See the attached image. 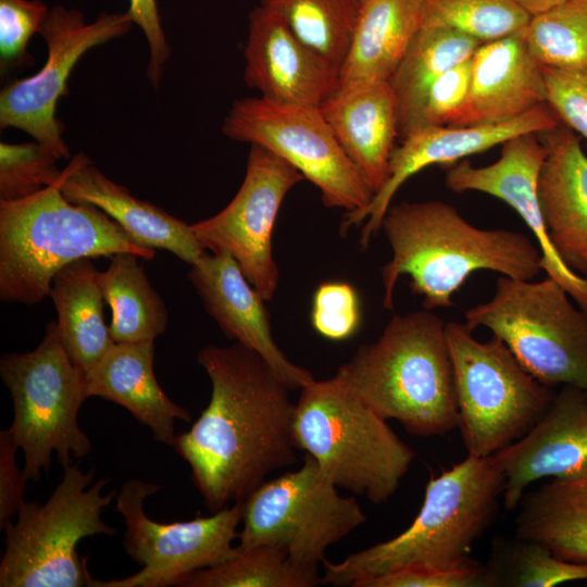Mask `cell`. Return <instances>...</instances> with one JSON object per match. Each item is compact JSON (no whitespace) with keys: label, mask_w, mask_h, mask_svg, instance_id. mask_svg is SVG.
<instances>
[{"label":"cell","mask_w":587,"mask_h":587,"mask_svg":"<svg viewBox=\"0 0 587 587\" xmlns=\"http://www.w3.org/2000/svg\"><path fill=\"white\" fill-rule=\"evenodd\" d=\"M197 361L211 380L210 401L174 447L214 513L296 463V403L265 359L239 342L205 346Z\"/></svg>","instance_id":"cell-1"},{"label":"cell","mask_w":587,"mask_h":587,"mask_svg":"<svg viewBox=\"0 0 587 587\" xmlns=\"http://www.w3.org/2000/svg\"><path fill=\"white\" fill-rule=\"evenodd\" d=\"M380 229L392 251L382 268L383 307L394 310V292L402 275L422 297L426 310L450 308L454 294L476 271L516 279H534L541 268L539 247L510 229L479 228L440 200L390 204Z\"/></svg>","instance_id":"cell-2"},{"label":"cell","mask_w":587,"mask_h":587,"mask_svg":"<svg viewBox=\"0 0 587 587\" xmlns=\"http://www.w3.org/2000/svg\"><path fill=\"white\" fill-rule=\"evenodd\" d=\"M505 477L492 455L467 457L432 476L411 525L342 561L323 560L322 584L355 587L399 570L453 571L475 562L474 542L492 523Z\"/></svg>","instance_id":"cell-3"},{"label":"cell","mask_w":587,"mask_h":587,"mask_svg":"<svg viewBox=\"0 0 587 587\" xmlns=\"http://www.w3.org/2000/svg\"><path fill=\"white\" fill-rule=\"evenodd\" d=\"M384 420L411 435L442 436L459 425L446 322L432 310L394 315L336 372Z\"/></svg>","instance_id":"cell-4"},{"label":"cell","mask_w":587,"mask_h":587,"mask_svg":"<svg viewBox=\"0 0 587 587\" xmlns=\"http://www.w3.org/2000/svg\"><path fill=\"white\" fill-rule=\"evenodd\" d=\"M120 252L147 261L155 255L99 208L67 200L58 183L20 200L0 201V298L4 302L39 303L65 265Z\"/></svg>","instance_id":"cell-5"},{"label":"cell","mask_w":587,"mask_h":587,"mask_svg":"<svg viewBox=\"0 0 587 587\" xmlns=\"http://www.w3.org/2000/svg\"><path fill=\"white\" fill-rule=\"evenodd\" d=\"M296 402L294 437L337 487L382 504L394 496L415 457L387 421L338 376L313 380Z\"/></svg>","instance_id":"cell-6"},{"label":"cell","mask_w":587,"mask_h":587,"mask_svg":"<svg viewBox=\"0 0 587 587\" xmlns=\"http://www.w3.org/2000/svg\"><path fill=\"white\" fill-rule=\"evenodd\" d=\"M95 471L64 466L63 477L42 503L24 502L9 521L0 562L1 587H95L77 544L89 536L116 533L101 519L114 491L102 494L108 478L93 485Z\"/></svg>","instance_id":"cell-7"},{"label":"cell","mask_w":587,"mask_h":587,"mask_svg":"<svg viewBox=\"0 0 587 587\" xmlns=\"http://www.w3.org/2000/svg\"><path fill=\"white\" fill-rule=\"evenodd\" d=\"M552 278L500 275L492 297L464 312L474 330L486 327L542 385L587 392V313Z\"/></svg>","instance_id":"cell-8"},{"label":"cell","mask_w":587,"mask_h":587,"mask_svg":"<svg viewBox=\"0 0 587 587\" xmlns=\"http://www.w3.org/2000/svg\"><path fill=\"white\" fill-rule=\"evenodd\" d=\"M0 376L13 401L8 432L24 452L27 480L37 482L50 470L53 453L64 467L91 451L77 422L87 399L85 376L63 347L55 322L47 324L33 351L3 354Z\"/></svg>","instance_id":"cell-9"},{"label":"cell","mask_w":587,"mask_h":587,"mask_svg":"<svg viewBox=\"0 0 587 587\" xmlns=\"http://www.w3.org/2000/svg\"><path fill=\"white\" fill-rule=\"evenodd\" d=\"M459 425L467 454L489 457L524 436L550 405L538 382L498 337L474 338L464 323L447 322Z\"/></svg>","instance_id":"cell-10"},{"label":"cell","mask_w":587,"mask_h":587,"mask_svg":"<svg viewBox=\"0 0 587 587\" xmlns=\"http://www.w3.org/2000/svg\"><path fill=\"white\" fill-rule=\"evenodd\" d=\"M239 552L277 546L299 564L319 567L326 550L366 522L354 497L341 496L316 461L267 479L245 500Z\"/></svg>","instance_id":"cell-11"},{"label":"cell","mask_w":587,"mask_h":587,"mask_svg":"<svg viewBox=\"0 0 587 587\" xmlns=\"http://www.w3.org/2000/svg\"><path fill=\"white\" fill-rule=\"evenodd\" d=\"M222 130L233 140L260 145L290 163L320 189L327 208L357 213L374 197L320 108L247 97L234 101Z\"/></svg>","instance_id":"cell-12"},{"label":"cell","mask_w":587,"mask_h":587,"mask_svg":"<svg viewBox=\"0 0 587 587\" xmlns=\"http://www.w3.org/2000/svg\"><path fill=\"white\" fill-rule=\"evenodd\" d=\"M162 487L137 478L122 485L116 510L126 526L123 546L142 569L125 578L97 580L95 587H166L179 584L192 573L223 564L239 550L238 538L245 502L238 501L210 516L162 523L147 516L145 500Z\"/></svg>","instance_id":"cell-13"},{"label":"cell","mask_w":587,"mask_h":587,"mask_svg":"<svg viewBox=\"0 0 587 587\" xmlns=\"http://www.w3.org/2000/svg\"><path fill=\"white\" fill-rule=\"evenodd\" d=\"M128 11L101 13L87 23L84 13L52 7L41 26L48 50L43 66L33 76L15 80L0 93V126L29 134L60 160L70 151L57 118L60 98L67 93L68 77L79 59L96 46L125 35L133 25Z\"/></svg>","instance_id":"cell-14"},{"label":"cell","mask_w":587,"mask_h":587,"mask_svg":"<svg viewBox=\"0 0 587 587\" xmlns=\"http://www.w3.org/2000/svg\"><path fill=\"white\" fill-rule=\"evenodd\" d=\"M303 175L260 146L250 145L243 182L232 201L215 215L190 224L204 250L227 252L265 300L278 285L272 233L280 205Z\"/></svg>","instance_id":"cell-15"},{"label":"cell","mask_w":587,"mask_h":587,"mask_svg":"<svg viewBox=\"0 0 587 587\" xmlns=\"http://www.w3.org/2000/svg\"><path fill=\"white\" fill-rule=\"evenodd\" d=\"M561 124L553 110L541 104L523 115L499 124L482 126H430L415 129L395 147L385 185L374 195L370 204L357 213H346L340 234L365 221L360 246L366 249L380 229L383 217L396 192L413 175L430 165L451 166L466 157L482 153L524 133H546Z\"/></svg>","instance_id":"cell-16"},{"label":"cell","mask_w":587,"mask_h":587,"mask_svg":"<svg viewBox=\"0 0 587 587\" xmlns=\"http://www.w3.org/2000/svg\"><path fill=\"white\" fill-rule=\"evenodd\" d=\"M537 133H524L501 145L497 161L474 166L461 160L449 166L445 183L453 192L478 191L512 208L525 222L541 252V268L587 313V279L570 270L553 248L542 217L537 183L546 148Z\"/></svg>","instance_id":"cell-17"},{"label":"cell","mask_w":587,"mask_h":587,"mask_svg":"<svg viewBox=\"0 0 587 587\" xmlns=\"http://www.w3.org/2000/svg\"><path fill=\"white\" fill-rule=\"evenodd\" d=\"M492 457L505 477L507 511L516 509L526 488L538 479L586 477L587 392L562 386L535 425Z\"/></svg>","instance_id":"cell-18"},{"label":"cell","mask_w":587,"mask_h":587,"mask_svg":"<svg viewBox=\"0 0 587 587\" xmlns=\"http://www.w3.org/2000/svg\"><path fill=\"white\" fill-rule=\"evenodd\" d=\"M243 57L246 84L274 102L320 108L338 87V71L261 4L249 14Z\"/></svg>","instance_id":"cell-19"},{"label":"cell","mask_w":587,"mask_h":587,"mask_svg":"<svg viewBox=\"0 0 587 587\" xmlns=\"http://www.w3.org/2000/svg\"><path fill=\"white\" fill-rule=\"evenodd\" d=\"M190 266L188 277L205 311L229 339L262 355L292 390L314 380L311 372L292 363L278 348L265 300L229 253L205 252Z\"/></svg>","instance_id":"cell-20"},{"label":"cell","mask_w":587,"mask_h":587,"mask_svg":"<svg viewBox=\"0 0 587 587\" xmlns=\"http://www.w3.org/2000/svg\"><path fill=\"white\" fill-rule=\"evenodd\" d=\"M546 103L542 65L530 52L523 29L476 49L467 96L447 125L504 123Z\"/></svg>","instance_id":"cell-21"},{"label":"cell","mask_w":587,"mask_h":587,"mask_svg":"<svg viewBox=\"0 0 587 587\" xmlns=\"http://www.w3.org/2000/svg\"><path fill=\"white\" fill-rule=\"evenodd\" d=\"M539 135L547 153L537 193L548 235L564 264L587 279V155L562 123Z\"/></svg>","instance_id":"cell-22"},{"label":"cell","mask_w":587,"mask_h":587,"mask_svg":"<svg viewBox=\"0 0 587 587\" xmlns=\"http://www.w3.org/2000/svg\"><path fill=\"white\" fill-rule=\"evenodd\" d=\"M58 184L67 200L99 208L143 247L167 250L188 264L205 253L190 224L133 196L84 153L76 154L62 170Z\"/></svg>","instance_id":"cell-23"},{"label":"cell","mask_w":587,"mask_h":587,"mask_svg":"<svg viewBox=\"0 0 587 587\" xmlns=\"http://www.w3.org/2000/svg\"><path fill=\"white\" fill-rule=\"evenodd\" d=\"M320 110L375 195L388 178L399 137L398 105L389 82L337 88Z\"/></svg>","instance_id":"cell-24"},{"label":"cell","mask_w":587,"mask_h":587,"mask_svg":"<svg viewBox=\"0 0 587 587\" xmlns=\"http://www.w3.org/2000/svg\"><path fill=\"white\" fill-rule=\"evenodd\" d=\"M153 360V341L115 342L84 375L85 392L87 398L98 396L124 407L157 441L174 446V421L191 422V415L159 386Z\"/></svg>","instance_id":"cell-25"},{"label":"cell","mask_w":587,"mask_h":587,"mask_svg":"<svg viewBox=\"0 0 587 587\" xmlns=\"http://www.w3.org/2000/svg\"><path fill=\"white\" fill-rule=\"evenodd\" d=\"M424 0H361L338 87L388 83L420 28Z\"/></svg>","instance_id":"cell-26"},{"label":"cell","mask_w":587,"mask_h":587,"mask_svg":"<svg viewBox=\"0 0 587 587\" xmlns=\"http://www.w3.org/2000/svg\"><path fill=\"white\" fill-rule=\"evenodd\" d=\"M49 296L60 339L76 367L87 374L115 344L104 322L100 271L91 258L78 259L54 276Z\"/></svg>","instance_id":"cell-27"},{"label":"cell","mask_w":587,"mask_h":587,"mask_svg":"<svg viewBox=\"0 0 587 587\" xmlns=\"http://www.w3.org/2000/svg\"><path fill=\"white\" fill-rule=\"evenodd\" d=\"M517 508V538L538 542L561 559L587 562V476L552 479L525 491Z\"/></svg>","instance_id":"cell-28"},{"label":"cell","mask_w":587,"mask_h":587,"mask_svg":"<svg viewBox=\"0 0 587 587\" xmlns=\"http://www.w3.org/2000/svg\"><path fill=\"white\" fill-rule=\"evenodd\" d=\"M138 255L120 252L111 257L100 283L112 311L110 333L115 342L154 341L167 324V310L151 286Z\"/></svg>","instance_id":"cell-29"},{"label":"cell","mask_w":587,"mask_h":587,"mask_svg":"<svg viewBox=\"0 0 587 587\" xmlns=\"http://www.w3.org/2000/svg\"><path fill=\"white\" fill-rule=\"evenodd\" d=\"M480 41L447 28H419L389 84L396 96L399 133L429 86L452 66L471 59Z\"/></svg>","instance_id":"cell-30"},{"label":"cell","mask_w":587,"mask_h":587,"mask_svg":"<svg viewBox=\"0 0 587 587\" xmlns=\"http://www.w3.org/2000/svg\"><path fill=\"white\" fill-rule=\"evenodd\" d=\"M361 0H260L291 32L339 73L346 58Z\"/></svg>","instance_id":"cell-31"},{"label":"cell","mask_w":587,"mask_h":587,"mask_svg":"<svg viewBox=\"0 0 587 587\" xmlns=\"http://www.w3.org/2000/svg\"><path fill=\"white\" fill-rule=\"evenodd\" d=\"M321 583L319 567L294 561L277 546H257L229 561L186 577L183 587H313Z\"/></svg>","instance_id":"cell-32"},{"label":"cell","mask_w":587,"mask_h":587,"mask_svg":"<svg viewBox=\"0 0 587 587\" xmlns=\"http://www.w3.org/2000/svg\"><path fill=\"white\" fill-rule=\"evenodd\" d=\"M532 16L513 0H424L420 28H447L482 43L525 29Z\"/></svg>","instance_id":"cell-33"},{"label":"cell","mask_w":587,"mask_h":587,"mask_svg":"<svg viewBox=\"0 0 587 587\" xmlns=\"http://www.w3.org/2000/svg\"><path fill=\"white\" fill-rule=\"evenodd\" d=\"M524 36L530 52L544 66L586 65L587 0H564L532 16Z\"/></svg>","instance_id":"cell-34"},{"label":"cell","mask_w":587,"mask_h":587,"mask_svg":"<svg viewBox=\"0 0 587 587\" xmlns=\"http://www.w3.org/2000/svg\"><path fill=\"white\" fill-rule=\"evenodd\" d=\"M60 159L38 141L0 143V201L29 197L61 177Z\"/></svg>","instance_id":"cell-35"},{"label":"cell","mask_w":587,"mask_h":587,"mask_svg":"<svg viewBox=\"0 0 587 587\" xmlns=\"http://www.w3.org/2000/svg\"><path fill=\"white\" fill-rule=\"evenodd\" d=\"M575 580H587V562L561 559L538 542L519 538L511 553L508 585L551 587Z\"/></svg>","instance_id":"cell-36"},{"label":"cell","mask_w":587,"mask_h":587,"mask_svg":"<svg viewBox=\"0 0 587 587\" xmlns=\"http://www.w3.org/2000/svg\"><path fill=\"white\" fill-rule=\"evenodd\" d=\"M471 74L472 58L440 75L427 89L399 137L419 128L447 125L467 96Z\"/></svg>","instance_id":"cell-37"},{"label":"cell","mask_w":587,"mask_h":587,"mask_svg":"<svg viewBox=\"0 0 587 587\" xmlns=\"http://www.w3.org/2000/svg\"><path fill=\"white\" fill-rule=\"evenodd\" d=\"M311 323L322 337L346 340L361 324V305L357 290L345 282H326L316 288L311 309Z\"/></svg>","instance_id":"cell-38"},{"label":"cell","mask_w":587,"mask_h":587,"mask_svg":"<svg viewBox=\"0 0 587 587\" xmlns=\"http://www.w3.org/2000/svg\"><path fill=\"white\" fill-rule=\"evenodd\" d=\"M49 10L41 0H0L2 70L29 62L28 42L35 33H40Z\"/></svg>","instance_id":"cell-39"},{"label":"cell","mask_w":587,"mask_h":587,"mask_svg":"<svg viewBox=\"0 0 587 587\" xmlns=\"http://www.w3.org/2000/svg\"><path fill=\"white\" fill-rule=\"evenodd\" d=\"M547 103L560 122L587 140V64L576 67L544 66Z\"/></svg>","instance_id":"cell-40"},{"label":"cell","mask_w":587,"mask_h":587,"mask_svg":"<svg viewBox=\"0 0 587 587\" xmlns=\"http://www.w3.org/2000/svg\"><path fill=\"white\" fill-rule=\"evenodd\" d=\"M500 586L492 565L478 562L453 571L399 570L360 582L355 587H491Z\"/></svg>","instance_id":"cell-41"},{"label":"cell","mask_w":587,"mask_h":587,"mask_svg":"<svg viewBox=\"0 0 587 587\" xmlns=\"http://www.w3.org/2000/svg\"><path fill=\"white\" fill-rule=\"evenodd\" d=\"M128 13L146 36L150 50L148 77L157 88L160 85L164 66L171 55L161 25L157 0H129Z\"/></svg>","instance_id":"cell-42"},{"label":"cell","mask_w":587,"mask_h":587,"mask_svg":"<svg viewBox=\"0 0 587 587\" xmlns=\"http://www.w3.org/2000/svg\"><path fill=\"white\" fill-rule=\"evenodd\" d=\"M15 445L8 429L0 432V527L17 514L25 502L26 477L16 464Z\"/></svg>","instance_id":"cell-43"},{"label":"cell","mask_w":587,"mask_h":587,"mask_svg":"<svg viewBox=\"0 0 587 587\" xmlns=\"http://www.w3.org/2000/svg\"><path fill=\"white\" fill-rule=\"evenodd\" d=\"M530 16L538 15L560 4L564 0H513Z\"/></svg>","instance_id":"cell-44"}]
</instances>
